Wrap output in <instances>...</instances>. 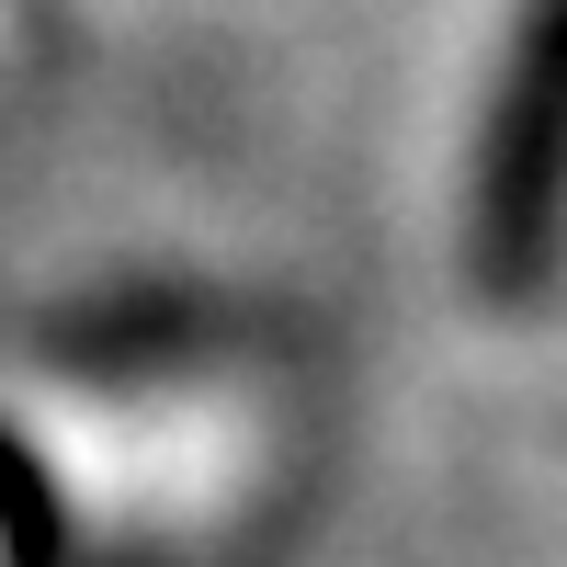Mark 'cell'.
Here are the masks:
<instances>
[{
    "mask_svg": "<svg viewBox=\"0 0 567 567\" xmlns=\"http://www.w3.org/2000/svg\"><path fill=\"white\" fill-rule=\"evenodd\" d=\"M0 567H23V545H12V454H0Z\"/></svg>",
    "mask_w": 567,
    "mask_h": 567,
    "instance_id": "obj_2",
    "label": "cell"
},
{
    "mask_svg": "<svg viewBox=\"0 0 567 567\" xmlns=\"http://www.w3.org/2000/svg\"><path fill=\"white\" fill-rule=\"evenodd\" d=\"M296 443V398L272 386V363H80L69 386L23 398V454L91 534L114 545H205L239 534L284 477Z\"/></svg>",
    "mask_w": 567,
    "mask_h": 567,
    "instance_id": "obj_1",
    "label": "cell"
}]
</instances>
